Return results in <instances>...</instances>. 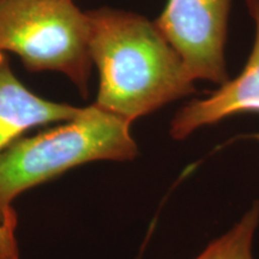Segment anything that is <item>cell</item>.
Returning a JSON list of instances; mask_svg holds the SVG:
<instances>
[{
  "label": "cell",
  "instance_id": "6da1fadb",
  "mask_svg": "<svg viewBox=\"0 0 259 259\" xmlns=\"http://www.w3.org/2000/svg\"><path fill=\"white\" fill-rule=\"evenodd\" d=\"M85 12L90 56L100 74L97 106L132 124L196 93L179 54L154 21L111 8Z\"/></svg>",
  "mask_w": 259,
  "mask_h": 259
},
{
  "label": "cell",
  "instance_id": "7a4b0ae2",
  "mask_svg": "<svg viewBox=\"0 0 259 259\" xmlns=\"http://www.w3.org/2000/svg\"><path fill=\"white\" fill-rule=\"evenodd\" d=\"M131 122L96 103L76 119L31 137L18 138L0 153V222L18 221L12 208L25 190L94 161H131L138 147Z\"/></svg>",
  "mask_w": 259,
  "mask_h": 259
},
{
  "label": "cell",
  "instance_id": "3957f363",
  "mask_svg": "<svg viewBox=\"0 0 259 259\" xmlns=\"http://www.w3.org/2000/svg\"><path fill=\"white\" fill-rule=\"evenodd\" d=\"M0 52L18 54L32 72L64 73L88 96L89 21L72 0H0Z\"/></svg>",
  "mask_w": 259,
  "mask_h": 259
},
{
  "label": "cell",
  "instance_id": "277c9868",
  "mask_svg": "<svg viewBox=\"0 0 259 259\" xmlns=\"http://www.w3.org/2000/svg\"><path fill=\"white\" fill-rule=\"evenodd\" d=\"M232 0H167L155 24L179 54L193 82L229 79L226 41Z\"/></svg>",
  "mask_w": 259,
  "mask_h": 259
},
{
  "label": "cell",
  "instance_id": "5b68a950",
  "mask_svg": "<svg viewBox=\"0 0 259 259\" xmlns=\"http://www.w3.org/2000/svg\"><path fill=\"white\" fill-rule=\"evenodd\" d=\"M254 22V42L247 63L235 78L204 99H197L177 112L169 134L181 141L205 126L241 113H259V0H246Z\"/></svg>",
  "mask_w": 259,
  "mask_h": 259
},
{
  "label": "cell",
  "instance_id": "8992f818",
  "mask_svg": "<svg viewBox=\"0 0 259 259\" xmlns=\"http://www.w3.org/2000/svg\"><path fill=\"white\" fill-rule=\"evenodd\" d=\"M82 111L67 103L48 101L25 88L0 52V153L28 130L73 120Z\"/></svg>",
  "mask_w": 259,
  "mask_h": 259
},
{
  "label": "cell",
  "instance_id": "52a82bcc",
  "mask_svg": "<svg viewBox=\"0 0 259 259\" xmlns=\"http://www.w3.org/2000/svg\"><path fill=\"white\" fill-rule=\"evenodd\" d=\"M259 226V202L225 234L213 240L194 259H253L252 246Z\"/></svg>",
  "mask_w": 259,
  "mask_h": 259
},
{
  "label": "cell",
  "instance_id": "ba28073f",
  "mask_svg": "<svg viewBox=\"0 0 259 259\" xmlns=\"http://www.w3.org/2000/svg\"><path fill=\"white\" fill-rule=\"evenodd\" d=\"M255 138H258V139H259V135H257V136H255Z\"/></svg>",
  "mask_w": 259,
  "mask_h": 259
}]
</instances>
